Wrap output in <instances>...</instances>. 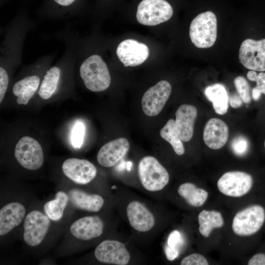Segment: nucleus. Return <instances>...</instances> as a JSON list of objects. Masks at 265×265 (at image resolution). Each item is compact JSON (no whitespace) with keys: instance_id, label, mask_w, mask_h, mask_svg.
Wrapping results in <instances>:
<instances>
[{"instance_id":"obj_1","label":"nucleus","mask_w":265,"mask_h":265,"mask_svg":"<svg viewBox=\"0 0 265 265\" xmlns=\"http://www.w3.org/2000/svg\"><path fill=\"white\" fill-rule=\"evenodd\" d=\"M30 26L28 21H13L8 29L0 49V76L9 79L7 67L21 62L23 43Z\"/></svg>"},{"instance_id":"obj_2","label":"nucleus","mask_w":265,"mask_h":265,"mask_svg":"<svg viewBox=\"0 0 265 265\" xmlns=\"http://www.w3.org/2000/svg\"><path fill=\"white\" fill-rule=\"evenodd\" d=\"M265 224V206L256 203L238 211L231 224L233 233L240 237H249L258 234Z\"/></svg>"},{"instance_id":"obj_3","label":"nucleus","mask_w":265,"mask_h":265,"mask_svg":"<svg viewBox=\"0 0 265 265\" xmlns=\"http://www.w3.org/2000/svg\"><path fill=\"white\" fill-rule=\"evenodd\" d=\"M80 75L85 87L92 92H101L110 86L111 78L106 64L99 54L85 58L80 67Z\"/></svg>"},{"instance_id":"obj_4","label":"nucleus","mask_w":265,"mask_h":265,"mask_svg":"<svg viewBox=\"0 0 265 265\" xmlns=\"http://www.w3.org/2000/svg\"><path fill=\"white\" fill-rule=\"evenodd\" d=\"M192 43L197 48H209L217 37V19L211 11L198 14L191 21L189 31Z\"/></svg>"},{"instance_id":"obj_5","label":"nucleus","mask_w":265,"mask_h":265,"mask_svg":"<svg viewBox=\"0 0 265 265\" xmlns=\"http://www.w3.org/2000/svg\"><path fill=\"white\" fill-rule=\"evenodd\" d=\"M138 175L142 186L150 191L162 189L169 181L168 171L152 156H146L140 160Z\"/></svg>"},{"instance_id":"obj_6","label":"nucleus","mask_w":265,"mask_h":265,"mask_svg":"<svg viewBox=\"0 0 265 265\" xmlns=\"http://www.w3.org/2000/svg\"><path fill=\"white\" fill-rule=\"evenodd\" d=\"M253 176L241 171H230L224 173L217 182V187L222 194L234 198L240 197L249 193L253 188Z\"/></svg>"},{"instance_id":"obj_7","label":"nucleus","mask_w":265,"mask_h":265,"mask_svg":"<svg viewBox=\"0 0 265 265\" xmlns=\"http://www.w3.org/2000/svg\"><path fill=\"white\" fill-rule=\"evenodd\" d=\"M173 14L171 4L166 0H142L138 5L136 18L145 26H156L169 20Z\"/></svg>"},{"instance_id":"obj_8","label":"nucleus","mask_w":265,"mask_h":265,"mask_svg":"<svg viewBox=\"0 0 265 265\" xmlns=\"http://www.w3.org/2000/svg\"><path fill=\"white\" fill-rule=\"evenodd\" d=\"M14 155L19 163L28 170L39 169L44 162L41 146L30 136H24L18 141L15 148Z\"/></svg>"},{"instance_id":"obj_9","label":"nucleus","mask_w":265,"mask_h":265,"mask_svg":"<svg viewBox=\"0 0 265 265\" xmlns=\"http://www.w3.org/2000/svg\"><path fill=\"white\" fill-rule=\"evenodd\" d=\"M238 57L244 67L250 70L265 71V38L246 39L240 45Z\"/></svg>"},{"instance_id":"obj_10","label":"nucleus","mask_w":265,"mask_h":265,"mask_svg":"<svg viewBox=\"0 0 265 265\" xmlns=\"http://www.w3.org/2000/svg\"><path fill=\"white\" fill-rule=\"evenodd\" d=\"M171 92L170 83L164 80L159 81L143 94L141 106L144 113L149 116L159 114L163 109Z\"/></svg>"},{"instance_id":"obj_11","label":"nucleus","mask_w":265,"mask_h":265,"mask_svg":"<svg viewBox=\"0 0 265 265\" xmlns=\"http://www.w3.org/2000/svg\"><path fill=\"white\" fill-rule=\"evenodd\" d=\"M49 217L38 211H33L26 216L24 223V239L30 246L39 245L44 238L49 228Z\"/></svg>"},{"instance_id":"obj_12","label":"nucleus","mask_w":265,"mask_h":265,"mask_svg":"<svg viewBox=\"0 0 265 265\" xmlns=\"http://www.w3.org/2000/svg\"><path fill=\"white\" fill-rule=\"evenodd\" d=\"M95 256L100 262L117 265H127L130 254L125 244L116 240H105L95 250Z\"/></svg>"},{"instance_id":"obj_13","label":"nucleus","mask_w":265,"mask_h":265,"mask_svg":"<svg viewBox=\"0 0 265 265\" xmlns=\"http://www.w3.org/2000/svg\"><path fill=\"white\" fill-rule=\"evenodd\" d=\"M116 54L125 67H133L142 64L147 59L149 50L145 44L129 39L119 44Z\"/></svg>"},{"instance_id":"obj_14","label":"nucleus","mask_w":265,"mask_h":265,"mask_svg":"<svg viewBox=\"0 0 265 265\" xmlns=\"http://www.w3.org/2000/svg\"><path fill=\"white\" fill-rule=\"evenodd\" d=\"M64 174L75 183L85 185L96 177L97 170L95 165L89 161L76 158L65 160L62 164Z\"/></svg>"},{"instance_id":"obj_15","label":"nucleus","mask_w":265,"mask_h":265,"mask_svg":"<svg viewBox=\"0 0 265 265\" xmlns=\"http://www.w3.org/2000/svg\"><path fill=\"white\" fill-rule=\"evenodd\" d=\"M129 148V142L125 138L110 141L99 150L97 156V161L103 167H112L124 157Z\"/></svg>"},{"instance_id":"obj_16","label":"nucleus","mask_w":265,"mask_h":265,"mask_svg":"<svg viewBox=\"0 0 265 265\" xmlns=\"http://www.w3.org/2000/svg\"><path fill=\"white\" fill-rule=\"evenodd\" d=\"M229 130L226 124L222 120L212 118L206 124L203 137L206 145L213 150L223 147L228 139Z\"/></svg>"},{"instance_id":"obj_17","label":"nucleus","mask_w":265,"mask_h":265,"mask_svg":"<svg viewBox=\"0 0 265 265\" xmlns=\"http://www.w3.org/2000/svg\"><path fill=\"white\" fill-rule=\"evenodd\" d=\"M197 115V109L191 105L183 104L177 109L175 113V127L183 141L187 142L192 138Z\"/></svg>"},{"instance_id":"obj_18","label":"nucleus","mask_w":265,"mask_h":265,"mask_svg":"<svg viewBox=\"0 0 265 265\" xmlns=\"http://www.w3.org/2000/svg\"><path fill=\"white\" fill-rule=\"evenodd\" d=\"M103 230V222L98 216H88L79 219L72 223L70 228L73 236L83 240L100 237Z\"/></svg>"},{"instance_id":"obj_19","label":"nucleus","mask_w":265,"mask_h":265,"mask_svg":"<svg viewBox=\"0 0 265 265\" xmlns=\"http://www.w3.org/2000/svg\"><path fill=\"white\" fill-rule=\"evenodd\" d=\"M127 214L131 226L136 231L147 232L155 225L153 214L138 201H133L128 204Z\"/></svg>"},{"instance_id":"obj_20","label":"nucleus","mask_w":265,"mask_h":265,"mask_svg":"<svg viewBox=\"0 0 265 265\" xmlns=\"http://www.w3.org/2000/svg\"><path fill=\"white\" fill-rule=\"evenodd\" d=\"M26 209L17 202L6 204L0 210V235L3 236L21 224L25 217Z\"/></svg>"},{"instance_id":"obj_21","label":"nucleus","mask_w":265,"mask_h":265,"mask_svg":"<svg viewBox=\"0 0 265 265\" xmlns=\"http://www.w3.org/2000/svg\"><path fill=\"white\" fill-rule=\"evenodd\" d=\"M40 78L36 74L27 76L16 81L13 85L12 92L17 97L18 105H26L37 91Z\"/></svg>"},{"instance_id":"obj_22","label":"nucleus","mask_w":265,"mask_h":265,"mask_svg":"<svg viewBox=\"0 0 265 265\" xmlns=\"http://www.w3.org/2000/svg\"><path fill=\"white\" fill-rule=\"evenodd\" d=\"M198 230L204 238H209L212 231L222 228L224 219L222 213L215 210H203L198 215Z\"/></svg>"},{"instance_id":"obj_23","label":"nucleus","mask_w":265,"mask_h":265,"mask_svg":"<svg viewBox=\"0 0 265 265\" xmlns=\"http://www.w3.org/2000/svg\"><path fill=\"white\" fill-rule=\"evenodd\" d=\"M73 205L77 208L91 212H97L103 207V198L98 194H88L82 190L74 189L69 191Z\"/></svg>"},{"instance_id":"obj_24","label":"nucleus","mask_w":265,"mask_h":265,"mask_svg":"<svg viewBox=\"0 0 265 265\" xmlns=\"http://www.w3.org/2000/svg\"><path fill=\"white\" fill-rule=\"evenodd\" d=\"M207 99L212 102L215 112L219 115L225 114L228 111L229 98L225 87L220 83L207 86L204 90Z\"/></svg>"},{"instance_id":"obj_25","label":"nucleus","mask_w":265,"mask_h":265,"mask_svg":"<svg viewBox=\"0 0 265 265\" xmlns=\"http://www.w3.org/2000/svg\"><path fill=\"white\" fill-rule=\"evenodd\" d=\"M60 65L50 67L45 73L38 90V94L43 100L50 99L55 92L59 83L62 68Z\"/></svg>"},{"instance_id":"obj_26","label":"nucleus","mask_w":265,"mask_h":265,"mask_svg":"<svg viewBox=\"0 0 265 265\" xmlns=\"http://www.w3.org/2000/svg\"><path fill=\"white\" fill-rule=\"evenodd\" d=\"M179 195L190 206L193 207H200L206 202L208 197V192L202 188L198 187L190 182L184 183L178 188Z\"/></svg>"},{"instance_id":"obj_27","label":"nucleus","mask_w":265,"mask_h":265,"mask_svg":"<svg viewBox=\"0 0 265 265\" xmlns=\"http://www.w3.org/2000/svg\"><path fill=\"white\" fill-rule=\"evenodd\" d=\"M68 201V196L62 191L58 192L55 198L47 202L44 206L47 215L53 221L60 219Z\"/></svg>"},{"instance_id":"obj_28","label":"nucleus","mask_w":265,"mask_h":265,"mask_svg":"<svg viewBox=\"0 0 265 265\" xmlns=\"http://www.w3.org/2000/svg\"><path fill=\"white\" fill-rule=\"evenodd\" d=\"M159 134L163 139L170 143L176 154L182 155L184 154V146L176 130L174 120L169 119L160 130Z\"/></svg>"},{"instance_id":"obj_29","label":"nucleus","mask_w":265,"mask_h":265,"mask_svg":"<svg viewBox=\"0 0 265 265\" xmlns=\"http://www.w3.org/2000/svg\"><path fill=\"white\" fill-rule=\"evenodd\" d=\"M247 78L249 80L256 82L251 93L254 100L258 101L262 94L265 95V73L260 72L257 74L255 71L250 70L247 74Z\"/></svg>"},{"instance_id":"obj_30","label":"nucleus","mask_w":265,"mask_h":265,"mask_svg":"<svg viewBox=\"0 0 265 265\" xmlns=\"http://www.w3.org/2000/svg\"><path fill=\"white\" fill-rule=\"evenodd\" d=\"M235 86L242 101L248 104L251 101L250 86L246 80L243 77L238 76L234 81Z\"/></svg>"},{"instance_id":"obj_31","label":"nucleus","mask_w":265,"mask_h":265,"mask_svg":"<svg viewBox=\"0 0 265 265\" xmlns=\"http://www.w3.org/2000/svg\"><path fill=\"white\" fill-rule=\"evenodd\" d=\"M85 127L81 122H77L73 127L71 142L73 146L75 148H80L83 142Z\"/></svg>"},{"instance_id":"obj_32","label":"nucleus","mask_w":265,"mask_h":265,"mask_svg":"<svg viewBox=\"0 0 265 265\" xmlns=\"http://www.w3.org/2000/svg\"><path fill=\"white\" fill-rule=\"evenodd\" d=\"M183 243V237L181 233L177 230H174L169 235L165 245L180 252Z\"/></svg>"},{"instance_id":"obj_33","label":"nucleus","mask_w":265,"mask_h":265,"mask_svg":"<svg viewBox=\"0 0 265 265\" xmlns=\"http://www.w3.org/2000/svg\"><path fill=\"white\" fill-rule=\"evenodd\" d=\"M181 265H208L207 258L199 253H193L184 258L180 262Z\"/></svg>"},{"instance_id":"obj_34","label":"nucleus","mask_w":265,"mask_h":265,"mask_svg":"<svg viewBox=\"0 0 265 265\" xmlns=\"http://www.w3.org/2000/svg\"><path fill=\"white\" fill-rule=\"evenodd\" d=\"M231 145L234 152L238 155H241L247 151L248 144L245 137L239 136L233 139Z\"/></svg>"},{"instance_id":"obj_35","label":"nucleus","mask_w":265,"mask_h":265,"mask_svg":"<svg viewBox=\"0 0 265 265\" xmlns=\"http://www.w3.org/2000/svg\"><path fill=\"white\" fill-rule=\"evenodd\" d=\"M229 104L233 108H238L241 106L242 100L239 96L236 94L231 95L229 99Z\"/></svg>"},{"instance_id":"obj_36","label":"nucleus","mask_w":265,"mask_h":265,"mask_svg":"<svg viewBox=\"0 0 265 265\" xmlns=\"http://www.w3.org/2000/svg\"><path fill=\"white\" fill-rule=\"evenodd\" d=\"M76 0H54L58 4L67 6L72 4Z\"/></svg>"},{"instance_id":"obj_37","label":"nucleus","mask_w":265,"mask_h":265,"mask_svg":"<svg viewBox=\"0 0 265 265\" xmlns=\"http://www.w3.org/2000/svg\"><path fill=\"white\" fill-rule=\"evenodd\" d=\"M264 147H265V142H264Z\"/></svg>"}]
</instances>
